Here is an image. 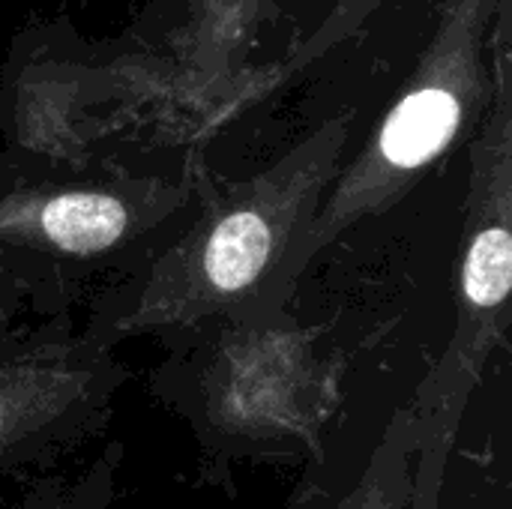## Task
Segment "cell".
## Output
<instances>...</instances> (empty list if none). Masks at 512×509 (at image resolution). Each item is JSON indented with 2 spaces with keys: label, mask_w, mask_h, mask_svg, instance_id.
<instances>
[{
  "label": "cell",
  "mask_w": 512,
  "mask_h": 509,
  "mask_svg": "<svg viewBox=\"0 0 512 509\" xmlns=\"http://www.w3.org/2000/svg\"><path fill=\"white\" fill-rule=\"evenodd\" d=\"M459 126V102L453 93L429 87L411 93L387 120L381 132V150L393 165L414 168L432 159Z\"/></svg>",
  "instance_id": "cell-1"
},
{
  "label": "cell",
  "mask_w": 512,
  "mask_h": 509,
  "mask_svg": "<svg viewBox=\"0 0 512 509\" xmlns=\"http://www.w3.org/2000/svg\"><path fill=\"white\" fill-rule=\"evenodd\" d=\"M126 228V210L111 195L72 192L45 204L42 231L66 252H99Z\"/></svg>",
  "instance_id": "cell-2"
},
{
  "label": "cell",
  "mask_w": 512,
  "mask_h": 509,
  "mask_svg": "<svg viewBox=\"0 0 512 509\" xmlns=\"http://www.w3.org/2000/svg\"><path fill=\"white\" fill-rule=\"evenodd\" d=\"M270 255V228L258 213H231L207 240L204 270L222 291L246 288Z\"/></svg>",
  "instance_id": "cell-3"
},
{
  "label": "cell",
  "mask_w": 512,
  "mask_h": 509,
  "mask_svg": "<svg viewBox=\"0 0 512 509\" xmlns=\"http://www.w3.org/2000/svg\"><path fill=\"white\" fill-rule=\"evenodd\" d=\"M512 240L507 228H489L477 234L465 264V294L474 306L492 309L504 303L510 291Z\"/></svg>",
  "instance_id": "cell-4"
},
{
  "label": "cell",
  "mask_w": 512,
  "mask_h": 509,
  "mask_svg": "<svg viewBox=\"0 0 512 509\" xmlns=\"http://www.w3.org/2000/svg\"><path fill=\"white\" fill-rule=\"evenodd\" d=\"M0 426H3V408H0Z\"/></svg>",
  "instance_id": "cell-5"
}]
</instances>
